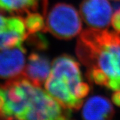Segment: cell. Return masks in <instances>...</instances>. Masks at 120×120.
<instances>
[{
    "label": "cell",
    "mask_w": 120,
    "mask_h": 120,
    "mask_svg": "<svg viewBox=\"0 0 120 120\" xmlns=\"http://www.w3.org/2000/svg\"><path fill=\"white\" fill-rule=\"evenodd\" d=\"M91 87L90 86L84 82H81L77 87L75 91V95L77 99L80 100H83L84 98H86L90 93Z\"/></svg>",
    "instance_id": "4fadbf2b"
},
{
    "label": "cell",
    "mask_w": 120,
    "mask_h": 120,
    "mask_svg": "<svg viewBox=\"0 0 120 120\" xmlns=\"http://www.w3.org/2000/svg\"><path fill=\"white\" fill-rule=\"evenodd\" d=\"M79 10L84 22L91 28L103 30L109 26L112 8L108 0H83Z\"/></svg>",
    "instance_id": "5b68a950"
},
{
    "label": "cell",
    "mask_w": 120,
    "mask_h": 120,
    "mask_svg": "<svg viewBox=\"0 0 120 120\" xmlns=\"http://www.w3.org/2000/svg\"><path fill=\"white\" fill-rule=\"evenodd\" d=\"M112 99L115 105L120 107V90L115 91L112 95Z\"/></svg>",
    "instance_id": "2e32d148"
},
{
    "label": "cell",
    "mask_w": 120,
    "mask_h": 120,
    "mask_svg": "<svg viewBox=\"0 0 120 120\" xmlns=\"http://www.w3.org/2000/svg\"><path fill=\"white\" fill-rule=\"evenodd\" d=\"M26 53L23 45L0 51V78L11 79L23 75Z\"/></svg>",
    "instance_id": "52a82bcc"
},
{
    "label": "cell",
    "mask_w": 120,
    "mask_h": 120,
    "mask_svg": "<svg viewBox=\"0 0 120 120\" xmlns=\"http://www.w3.org/2000/svg\"><path fill=\"white\" fill-rule=\"evenodd\" d=\"M77 57L87 69L96 68L105 74L107 89L120 90V34L90 28L78 37Z\"/></svg>",
    "instance_id": "6da1fadb"
},
{
    "label": "cell",
    "mask_w": 120,
    "mask_h": 120,
    "mask_svg": "<svg viewBox=\"0 0 120 120\" xmlns=\"http://www.w3.org/2000/svg\"><path fill=\"white\" fill-rule=\"evenodd\" d=\"M49 75L64 82L76 97L75 91L82 82V75L80 65L73 56L63 54L56 57L53 61Z\"/></svg>",
    "instance_id": "8992f818"
},
{
    "label": "cell",
    "mask_w": 120,
    "mask_h": 120,
    "mask_svg": "<svg viewBox=\"0 0 120 120\" xmlns=\"http://www.w3.org/2000/svg\"><path fill=\"white\" fill-rule=\"evenodd\" d=\"M114 115L115 110L111 101L101 95L90 98L82 110L83 120H111Z\"/></svg>",
    "instance_id": "9c48e42d"
},
{
    "label": "cell",
    "mask_w": 120,
    "mask_h": 120,
    "mask_svg": "<svg viewBox=\"0 0 120 120\" xmlns=\"http://www.w3.org/2000/svg\"><path fill=\"white\" fill-rule=\"evenodd\" d=\"M82 30L81 17L72 5L56 4L47 15L45 32H49L56 38L69 40L77 36Z\"/></svg>",
    "instance_id": "3957f363"
},
{
    "label": "cell",
    "mask_w": 120,
    "mask_h": 120,
    "mask_svg": "<svg viewBox=\"0 0 120 120\" xmlns=\"http://www.w3.org/2000/svg\"><path fill=\"white\" fill-rule=\"evenodd\" d=\"M112 25L113 29L116 30L117 32L120 34V5L117 8L115 13L112 15Z\"/></svg>",
    "instance_id": "5bb4252c"
},
{
    "label": "cell",
    "mask_w": 120,
    "mask_h": 120,
    "mask_svg": "<svg viewBox=\"0 0 120 120\" xmlns=\"http://www.w3.org/2000/svg\"><path fill=\"white\" fill-rule=\"evenodd\" d=\"M43 14L39 12H32L26 14L24 17L27 35L34 34L41 31L45 32V22Z\"/></svg>",
    "instance_id": "8fae6325"
},
{
    "label": "cell",
    "mask_w": 120,
    "mask_h": 120,
    "mask_svg": "<svg viewBox=\"0 0 120 120\" xmlns=\"http://www.w3.org/2000/svg\"><path fill=\"white\" fill-rule=\"evenodd\" d=\"M5 103L4 90L0 85V120H8L4 113V106Z\"/></svg>",
    "instance_id": "9a60e30c"
},
{
    "label": "cell",
    "mask_w": 120,
    "mask_h": 120,
    "mask_svg": "<svg viewBox=\"0 0 120 120\" xmlns=\"http://www.w3.org/2000/svg\"><path fill=\"white\" fill-rule=\"evenodd\" d=\"M27 35L23 17L5 16L0 9V50L22 46Z\"/></svg>",
    "instance_id": "277c9868"
},
{
    "label": "cell",
    "mask_w": 120,
    "mask_h": 120,
    "mask_svg": "<svg viewBox=\"0 0 120 120\" xmlns=\"http://www.w3.org/2000/svg\"><path fill=\"white\" fill-rule=\"evenodd\" d=\"M27 39L31 45H34L39 49H46L49 45L46 38L40 32L28 35Z\"/></svg>",
    "instance_id": "7c38bea8"
},
{
    "label": "cell",
    "mask_w": 120,
    "mask_h": 120,
    "mask_svg": "<svg viewBox=\"0 0 120 120\" xmlns=\"http://www.w3.org/2000/svg\"><path fill=\"white\" fill-rule=\"evenodd\" d=\"M19 120H75L65 109L41 87L34 86L26 111Z\"/></svg>",
    "instance_id": "7a4b0ae2"
},
{
    "label": "cell",
    "mask_w": 120,
    "mask_h": 120,
    "mask_svg": "<svg viewBox=\"0 0 120 120\" xmlns=\"http://www.w3.org/2000/svg\"><path fill=\"white\" fill-rule=\"evenodd\" d=\"M47 4V0H0V9L11 14H27L39 11L45 16Z\"/></svg>",
    "instance_id": "30bf717a"
},
{
    "label": "cell",
    "mask_w": 120,
    "mask_h": 120,
    "mask_svg": "<svg viewBox=\"0 0 120 120\" xmlns=\"http://www.w3.org/2000/svg\"><path fill=\"white\" fill-rule=\"evenodd\" d=\"M116 1H120V0H116Z\"/></svg>",
    "instance_id": "e0dca14e"
},
{
    "label": "cell",
    "mask_w": 120,
    "mask_h": 120,
    "mask_svg": "<svg viewBox=\"0 0 120 120\" xmlns=\"http://www.w3.org/2000/svg\"><path fill=\"white\" fill-rule=\"evenodd\" d=\"M51 72V64L48 57L37 52L31 53L28 57L23 75L34 85L41 87Z\"/></svg>",
    "instance_id": "ba28073f"
}]
</instances>
